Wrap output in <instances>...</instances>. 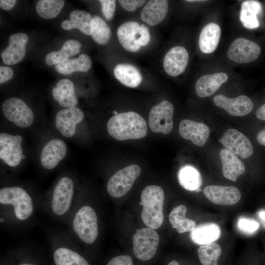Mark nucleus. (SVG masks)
Listing matches in <instances>:
<instances>
[{"label": "nucleus", "instance_id": "nucleus-1", "mask_svg": "<svg viewBox=\"0 0 265 265\" xmlns=\"http://www.w3.org/2000/svg\"><path fill=\"white\" fill-rule=\"evenodd\" d=\"M107 129L109 134L118 140L141 139L147 134L145 120L133 111L112 116L107 122Z\"/></svg>", "mask_w": 265, "mask_h": 265}, {"label": "nucleus", "instance_id": "nucleus-2", "mask_svg": "<svg viewBox=\"0 0 265 265\" xmlns=\"http://www.w3.org/2000/svg\"><path fill=\"white\" fill-rule=\"evenodd\" d=\"M142 206L141 218L144 223L149 228L157 229L163 222V208L164 203V192L163 189L157 186L146 187L141 194Z\"/></svg>", "mask_w": 265, "mask_h": 265}, {"label": "nucleus", "instance_id": "nucleus-3", "mask_svg": "<svg viewBox=\"0 0 265 265\" xmlns=\"http://www.w3.org/2000/svg\"><path fill=\"white\" fill-rule=\"evenodd\" d=\"M0 203L12 207L15 217L21 221L28 219L34 212L32 197L25 189L19 186L1 188Z\"/></svg>", "mask_w": 265, "mask_h": 265}, {"label": "nucleus", "instance_id": "nucleus-4", "mask_svg": "<svg viewBox=\"0 0 265 265\" xmlns=\"http://www.w3.org/2000/svg\"><path fill=\"white\" fill-rule=\"evenodd\" d=\"M72 227L81 241L87 244H93L99 234L97 216L93 208L88 205L80 207L73 216Z\"/></svg>", "mask_w": 265, "mask_h": 265}, {"label": "nucleus", "instance_id": "nucleus-5", "mask_svg": "<svg viewBox=\"0 0 265 265\" xmlns=\"http://www.w3.org/2000/svg\"><path fill=\"white\" fill-rule=\"evenodd\" d=\"M74 192L73 180L68 176L61 178L55 185L50 199L52 212L57 216L64 215L70 210Z\"/></svg>", "mask_w": 265, "mask_h": 265}, {"label": "nucleus", "instance_id": "nucleus-6", "mask_svg": "<svg viewBox=\"0 0 265 265\" xmlns=\"http://www.w3.org/2000/svg\"><path fill=\"white\" fill-rule=\"evenodd\" d=\"M141 171L140 166L133 164L116 172L111 177L107 184L109 194L114 198L125 195L140 176Z\"/></svg>", "mask_w": 265, "mask_h": 265}, {"label": "nucleus", "instance_id": "nucleus-7", "mask_svg": "<svg viewBox=\"0 0 265 265\" xmlns=\"http://www.w3.org/2000/svg\"><path fill=\"white\" fill-rule=\"evenodd\" d=\"M2 110L5 118L21 128H27L34 121V114L31 108L22 100L10 97L3 103Z\"/></svg>", "mask_w": 265, "mask_h": 265}, {"label": "nucleus", "instance_id": "nucleus-8", "mask_svg": "<svg viewBox=\"0 0 265 265\" xmlns=\"http://www.w3.org/2000/svg\"><path fill=\"white\" fill-rule=\"evenodd\" d=\"M174 106L168 100L155 105L150 110L148 123L150 129L155 133H169L173 128Z\"/></svg>", "mask_w": 265, "mask_h": 265}, {"label": "nucleus", "instance_id": "nucleus-9", "mask_svg": "<svg viewBox=\"0 0 265 265\" xmlns=\"http://www.w3.org/2000/svg\"><path fill=\"white\" fill-rule=\"evenodd\" d=\"M159 240L158 234L152 228L137 229L133 237L134 255L143 261L151 259L157 251Z\"/></svg>", "mask_w": 265, "mask_h": 265}, {"label": "nucleus", "instance_id": "nucleus-10", "mask_svg": "<svg viewBox=\"0 0 265 265\" xmlns=\"http://www.w3.org/2000/svg\"><path fill=\"white\" fill-rule=\"evenodd\" d=\"M261 48L256 42L239 37L235 39L227 51L231 60L239 64H245L256 60L261 53Z\"/></svg>", "mask_w": 265, "mask_h": 265}, {"label": "nucleus", "instance_id": "nucleus-11", "mask_svg": "<svg viewBox=\"0 0 265 265\" xmlns=\"http://www.w3.org/2000/svg\"><path fill=\"white\" fill-rule=\"evenodd\" d=\"M22 137L7 133L0 134V158L8 166L15 167L21 163L23 158L21 146Z\"/></svg>", "mask_w": 265, "mask_h": 265}, {"label": "nucleus", "instance_id": "nucleus-12", "mask_svg": "<svg viewBox=\"0 0 265 265\" xmlns=\"http://www.w3.org/2000/svg\"><path fill=\"white\" fill-rule=\"evenodd\" d=\"M219 141L226 149L243 159L248 158L253 153L249 139L235 129H227Z\"/></svg>", "mask_w": 265, "mask_h": 265}, {"label": "nucleus", "instance_id": "nucleus-13", "mask_svg": "<svg viewBox=\"0 0 265 265\" xmlns=\"http://www.w3.org/2000/svg\"><path fill=\"white\" fill-rule=\"evenodd\" d=\"M213 100L215 106L235 116L246 115L252 111L254 107L252 101L246 95L230 98L223 94H218Z\"/></svg>", "mask_w": 265, "mask_h": 265}, {"label": "nucleus", "instance_id": "nucleus-14", "mask_svg": "<svg viewBox=\"0 0 265 265\" xmlns=\"http://www.w3.org/2000/svg\"><path fill=\"white\" fill-rule=\"evenodd\" d=\"M67 147L64 141L53 139L43 147L40 157L42 166L47 170H52L59 164L65 157Z\"/></svg>", "mask_w": 265, "mask_h": 265}, {"label": "nucleus", "instance_id": "nucleus-15", "mask_svg": "<svg viewBox=\"0 0 265 265\" xmlns=\"http://www.w3.org/2000/svg\"><path fill=\"white\" fill-rule=\"evenodd\" d=\"M84 113L76 107L60 110L56 115L55 126L59 132L65 137L70 138L75 133L77 124L84 118Z\"/></svg>", "mask_w": 265, "mask_h": 265}, {"label": "nucleus", "instance_id": "nucleus-16", "mask_svg": "<svg viewBox=\"0 0 265 265\" xmlns=\"http://www.w3.org/2000/svg\"><path fill=\"white\" fill-rule=\"evenodd\" d=\"M203 193L211 202L224 206L234 205L241 198L240 191L232 186H209L204 189Z\"/></svg>", "mask_w": 265, "mask_h": 265}, {"label": "nucleus", "instance_id": "nucleus-17", "mask_svg": "<svg viewBox=\"0 0 265 265\" xmlns=\"http://www.w3.org/2000/svg\"><path fill=\"white\" fill-rule=\"evenodd\" d=\"M179 132L183 138L190 140L196 146L201 147L208 140L210 130L204 123L184 119L179 123Z\"/></svg>", "mask_w": 265, "mask_h": 265}, {"label": "nucleus", "instance_id": "nucleus-18", "mask_svg": "<svg viewBox=\"0 0 265 265\" xmlns=\"http://www.w3.org/2000/svg\"><path fill=\"white\" fill-rule=\"evenodd\" d=\"M189 60V54L184 47L176 46L166 53L163 59V67L170 76L175 77L182 74L186 69Z\"/></svg>", "mask_w": 265, "mask_h": 265}, {"label": "nucleus", "instance_id": "nucleus-19", "mask_svg": "<svg viewBox=\"0 0 265 265\" xmlns=\"http://www.w3.org/2000/svg\"><path fill=\"white\" fill-rule=\"evenodd\" d=\"M28 36L24 33H17L9 38V45L3 51L1 56L6 65H13L20 62L26 54V44Z\"/></svg>", "mask_w": 265, "mask_h": 265}, {"label": "nucleus", "instance_id": "nucleus-20", "mask_svg": "<svg viewBox=\"0 0 265 265\" xmlns=\"http://www.w3.org/2000/svg\"><path fill=\"white\" fill-rule=\"evenodd\" d=\"M228 79V75L224 72L206 74L197 80L195 89L197 95L202 98L214 94Z\"/></svg>", "mask_w": 265, "mask_h": 265}, {"label": "nucleus", "instance_id": "nucleus-21", "mask_svg": "<svg viewBox=\"0 0 265 265\" xmlns=\"http://www.w3.org/2000/svg\"><path fill=\"white\" fill-rule=\"evenodd\" d=\"M168 0H150L141 11V18L148 25L154 26L164 19L168 13Z\"/></svg>", "mask_w": 265, "mask_h": 265}, {"label": "nucleus", "instance_id": "nucleus-22", "mask_svg": "<svg viewBox=\"0 0 265 265\" xmlns=\"http://www.w3.org/2000/svg\"><path fill=\"white\" fill-rule=\"evenodd\" d=\"M219 157L223 176L226 179L236 181L238 177L245 171V168L243 162L237 156L226 148L220 151Z\"/></svg>", "mask_w": 265, "mask_h": 265}, {"label": "nucleus", "instance_id": "nucleus-23", "mask_svg": "<svg viewBox=\"0 0 265 265\" xmlns=\"http://www.w3.org/2000/svg\"><path fill=\"white\" fill-rule=\"evenodd\" d=\"M140 24L135 21H127L122 24L118 27L117 35L123 47L130 52L138 51L140 46L136 43Z\"/></svg>", "mask_w": 265, "mask_h": 265}, {"label": "nucleus", "instance_id": "nucleus-24", "mask_svg": "<svg viewBox=\"0 0 265 265\" xmlns=\"http://www.w3.org/2000/svg\"><path fill=\"white\" fill-rule=\"evenodd\" d=\"M221 30L220 26L214 22L209 23L202 29L199 37V47L204 53L213 52L219 43Z\"/></svg>", "mask_w": 265, "mask_h": 265}, {"label": "nucleus", "instance_id": "nucleus-25", "mask_svg": "<svg viewBox=\"0 0 265 265\" xmlns=\"http://www.w3.org/2000/svg\"><path fill=\"white\" fill-rule=\"evenodd\" d=\"M53 98L59 104L66 108L76 107L78 100L73 82L68 79L58 81L52 91Z\"/></svg>", "mask_w": 265, "mask_h": 265}, {"label": "nucleus", "instance_id": "nucleus-26", "mask_svg": "<svg viewBox=\"0 0 265 265\" xmlns=\"http://www.w3.org/2000/svg\"><path fill=\"white\" fill-rule=\"evenodd\" d=\"M70 20H66L61 23L65 30L78 29L86 35H91L93 26V17L89 13L81 10H75L69 15Z\"/></svg>", "mask_w": 265, "mask_h": 265}, {"label": "nucleus", "instance_id": "nucleus-27", "mask_svg": "<svg viewBox=\"0 0 265 265\" xmlns=\"http://www.w3.org/2000/svg\"><path fill=\"white\" fill-rule=\"evenodd\" d=\"M220 227L214 223L202 224L196 226L190 233V238L195 244L200 245L214 242L220 237Z\"/></svg>", "mask_w": 265, "mask_h": 265}, {"label": "nucleus", "instance_id": "nucleus-28", "mask_svg": "<svg viewBox=\"0 0 265 265\" xmlns=\"http://www.w3.org/2000/svg\"><path fill=\"white\" fill-rule=\"evenodd\" d=\"M116 79L124 85L135 88L141 82L142 77L137 68L129 64H119L114 69Z\"/></svg>", "mask_w": 265, "mask_h": 265}, {"label": "nucleus", "instance_id": "nucleus-29", "mask_svg": "<svg viewBox=\"0 0 265 265\" xmlns=\"http://www.w3.org/2000/svg\"><path fill=\"white\" fill-rule=\"evenodd\" d=\"M187 209L184 205L175 207L169 215V221L178 233L192 232L196 227V222L186 217Z\"/></svg>", "mask_w": 265, "mask_h": 265}, {"label": "nucleus", "instance_id": "nucleus-30", "mask_svg": "<svg viewBox=\"0 0 265 265\" xmlns=\"http://www.w3.org/2000/svg\"><path fill=\"white\" fill-rule=\"evenodd\" d=\"M262 12V7L258 1H244L242 3L240 20L245 28L248 29H256L259 26L257 16Z\"/></svg>", "mask_w": 265, "mask_h": 265}, {"label": "nucleus", "instance_id": "nucleus-31", "mask_svg": "<svg viewBox=\"0 0 265 265\" xmlns=\"http://www.w3.org/2000/svg\"><path fill=\"white\" fill-rule=\"evenodd\" d=\"M178 179L182 187L189 191H196L199 189L202 183L199 171L190 165H186L180 169Z\"/></svg>", "mask_w": 265, "mask_h": 265}, {"label": "nucleus", "instance_id": "nucleus-32", "mask_svg": "<svg viewBox=\"0 0 265 265\" xmlns=\"http://www.w3.org/2000/svg\"><path fill=\"white\" fill-rule=\"evenodd\" d=\"M92 61L89 56L82 54L77 58L68 59L65 62L55 65L56 71L62 74L69 75L76 71L86 72L91 67Z\"/></svg>", "mask_w": 265, "mask_h": 265}, {"label": "nucleus", "instance_id": "nucleus-33", "mask_svg": "<svg viewBox=\"0 0 265 265\" xmlns=\"http://www.w3.org/2000/svg\"><path fill=\"white\" fill-rule=\"evenodd\" d=\"M53 260L56 265H89L81 255L65 247H60L55 250Z\"/></svg>", "mask_w": 265, "mask_h": 265}, {"label": "nucleus", "instance_id": "nucleus-34", "mask_svg": "<svg viewBox=\"0 0 265 265\" xmlns=\"http://www.w3.org/2000/svg\"><path fill=\"white\" fill-rule=\"evenodd\" d=\"M64 4L63 0H40L36 5V11L43 18L52 19L58 16Z\"/></svg>", "mask_w": 265, "mask_h": 265}, {"label": "nucleus", "instance_id": "nucleus-35", "mask_svg": "<svg viewBox=\"0 0 265 265\" xmlns=\"http://www.w3.org/2000/svg\"><path fill=\"white\" fill-rule=\"evenodd\" d=\"M221 252V246L215 242L201 245L197 251L199 260L202 265H218L217 260Z\"/></svg>", "mask_w": 265, "mask_h": 265}, {"label": "nucleus", "instance_id": "nucleus-36", "mask_svg": "<svg viewBox=\"0 0 265 265\" xmlns=\"http://www.w3.org/2000/svg\"><path fill=\"white\" fill-rule=\"evenodd\" d=\"M91 36L99 44L108 42L111 36V30L106 23L99 16L93 17V26Z\"/></svg>", "mask_w": 265, "mask_h": 265}, {"label": "nucleus", "instance_id": "nucleus-37", "mask_svg": "<svg viewBox=\"0 0 265 265\" xmlns=\"http://www.w3.org/2000/svg\"><path fill=\"white\" fill-rule=\"evenodd\" d=\"M237 226L240 231L248 235L254 234L259 227L257 221L244 217H241L238 219Z\"/></svg>", "mask_w": 265, "mask_h": 265}, {"label": "nucleus", "instance_id": "nucleus-38", "mask_svg": "<svg viewBox=\"0 0 265 265\" xmlns=\"http://www.w3.org/2000/svg\"><path fill=\"white\" fill-rule=\"evenodd\" d=\"M69 56L60 50L48 53L45 59L47 65L51 66L61 64L67 61Z\"/></svg>", "mask_w": 265, "mask_h": 265}, {"label": "nucleus", "instance_id": "nucleus-39", "mask_svg": "<svg viewBox=\"0 0 265 265\" xmlns=\"http://www.w3.org/2000/svg\"><path fill=\"white\" fill-rule=\"evenodd\" d=\"M81 43L77 40H69L64 42L60 50L69 57L77 54L80 51Z\"/></svg>", "mask_w": 265, "mask_h": 265}, {"label": "nucleus", "instance_id": "nucleus-40", "mask_svg": "<svg viewBox=\"0 0 265 265\" xmlns=\"http://www.w3.org/2000/svg\"><path fill=\"white\" fill-rule=\"evenodd\" d=\"M102 6L103 14L107 20L112 19L116 7V1L114 0H100L98 1Z\"/></svg>", "mask_w": 265, "mask_h": 265}, {"label": "nucleus", "instance_id": "nucleus-41", "mask_svg": "<svg viewBox=\"0 0 265 265\" xmlns=\"http://www.w3.org/2000/svg\"><path fill=\"white\" fill-rule=\"evenodd\" d=\"M150 39L148 27L144 24H141L137 34V44L140 47L146 46L149 43Z\"/></svg>", "mask_w": 265, "mask_h": 265}, {"label": "nucleus", "instance_id": "nucleus-42", "mask_svg": "<svg viewBox=\"0 0 265 265\" xmlns=\"http://www.w3.org/2000/svg\"><path fill=\"white\" fill-rule=\"evenodd\" d=\"M122 7L129 12L134 11L137 7L143 6L146 1L143 0H120L118 1Z\"/></svg>", "mask_w": 265, "mask_h": 265}, {"label": "nucleus", "instance_id": "nucleus-43", "mask_svg": "<svg viewBox=\"0 0 265 265\" xmlns=\"http://www.w3.org/2000/svg\"><path fill=\"white\" fill-rule=\"evenodd\" d=\"M107 265H133V261L129 256L120 255L112 258Z\"/></svg>", "mask_w": 265, "mask_h": 265}, {"label": "nucleus", "instance_id": "nucleus-44", "mask_svg": "<svg viewBox=\"0 0 265 265\" xmlns=\"http://www.w3.org/2000/svg\"><path fill=\"white\" fill-rule=\"evenodd\" d=\"M12 69L6 66H0V83L2 84L9 81L13 77Z\"/></svg>", "mask_w": 265, "mask_h": 265}, {"label": "nucleus", "instance_id": "nucleus-45", "mask_svg": "<svg viewBox=\"0 0 265 265\" xmlns=\"http://www.w3.org/2000/svg\"><path fill=\"white\" fill-rule=\"evenodd\" d=\"M16 0H0V7L5 10L11 9L16 3Z\"/></svg>", "mask_w": 265, "mask_h": 265}, {"label": "nucleus", "instance_id": "nucleus-46", "mask_svg": "<svg viewBox=\"0 0 265 265\" xmlns=\"http://www.w3.org/2000/svg\"><path fill=\"white\" fill-rule=\"evenodd\" d=\"M256 116L259 120L265 121V103L257 109L256 112Z\"/></svg>", "mask_w": 265, "mask_h": 265}, {"label": "nucleus", "instance_id": "nucleus-47", "mask_svg": "<svg viewBox=\"0 0 265 265\" xmlns=\"http://www.w3.org/2000/svg\"><path fill=\"white\" fill-rule=\"evenodd\" d=\"M256 139L259 144L265 146V129L262 130L258 132Z\"/></svg>", "mask_w": 265, "mask_h": 265}, {"label": "nucleus", "instance_id": "nucleus-48", "mask_svg": "<svg viewBox=\"0 0 265 265\" xmlns=\"http://www.w3.org/2000/svg\"><path fill=\"white\" fill-rule=\"evenodd\" d=\"M258 216L265 223V210H261L258 212Z\"/></svg>", "mask_w": 265, "mask_h": 265}, {"label": "nucleus", "instance_id": "nucleus-49", "mask_svg": "<svg viewBox=\"0 0 265 265\" xmlns=\"http://www.w3.org/2000/svg\"><path fill=\"white\" fill-rule=\"evenodd\" d=\"M168 265H180L175 260L170 261Z\"/></svg>", "mask_w": 265, "mask_h": 265}, {"label": "nucleus", "instance_id": "nucleus-50", "mask_svg": "<svg viewBox=\"0 0 265 265\" xmlns=\"http://www.w3.org/2000/svg\"><path fill=\"white\" fill-rule=\"evenodd\" d=\"M186 1L189 2H194L205 1V0H186Z\"/></svg>", "mask_w": 265, "mask_h": 265}, {"label": "nucleus", "instance_id": "nucleus-51", "mask_svg": "<svg viewBox=\"0 0 265 265\" xmlns=\"http://www.w3.org/2000/svg\"><path fill=\"white\" fill-rule=\"evenodd\" d=\"M19 265H35L32 264L23 263V264H20Z\"/></svg>", "mask_w": 265, "mask_h": 265}]
</instances>
